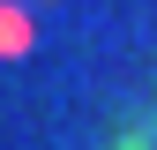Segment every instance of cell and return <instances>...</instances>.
<instances>
[{"mask_svg": "<svg viewBox=\"0 0 157 150\" xmlns=\"http://www.w3.org/2000/svg\"><path fill=\"white\" fill-rule=\"evenodd\" d=\"M23 45H30V23L15 8H0V53H23Z\"/></svg>", "mask_w": 157, "mask_h": 150, "instance_id": "cell-1", "label": "cell"}]
</instances>
